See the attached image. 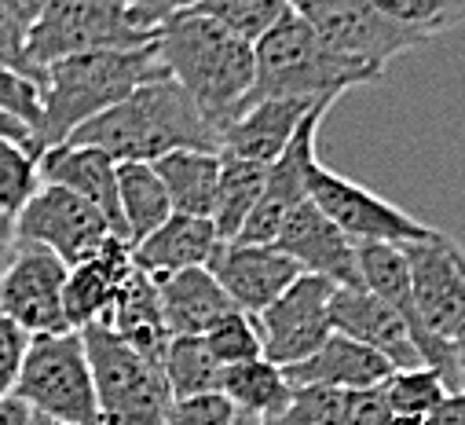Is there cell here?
I'll return each instance as SVG.
<instances>
[{
	"label": "cell",
	"instance_id": "9c48e42d",
	"mask_svg": "<svg viewBox=\"0 0 465 425\" xmlns=\"http://www.w3.org/2000/svg\"><path fill=\"white\" fill-rule=\"evenodd\" d=\"M308 202L352 242L407 246V242H421L436 232V228L421 224L418 217H411L407 209L392 205L389 198L367 191L363 183L348 180L341 173H330L322 162L308 176Z\"/></svg>",
	"mask_w": 465,
	"mask_h": 425
},
{
	"label": "cell",
	"instance_id": "b9f144b4",
	"mask_svg": "<svg viewBox=\"0 0 465 425\" xmlns=\"http://www.w3.org/2000/svg\"><path fill=\"white\" fill-rule=\"evenodd\" d=\"M202 5V0H143V8H147V15L162 26L165 19H173V15H180V12H194Z\"/></svg>",
	"mask_w": 465,
	"mask_h": 425
},
{
	"label": "cell",
	"instance_id": "d4e9b609",
	"mask_svg": "<svg viewBox=\"0 0 465 425\" xmlns=\"http://www.w3.org/2000/svg\"><path fill=\"white\" fill-rule=\"evenodd\" d=\"M154 173L169 194V205L180 217L213 221L216 183H220V154L213 151H173L154 162Z\"/></svg>",
	"mask_w": 465,
	"mask_h": 425
},
{
	"label": "cell",
	"instance_id": "d6a6232c",
	"mask_svg": "<svg viewBox=\"0 0 465 425\" xmlns=\"http://www.w3.org/2000/svg\"><path fill=\"white\" fill-rule=\"evenodd\" d=\"M37 187H41V173H37V158L30 154V147L0 136V217L15 221L19 209L34 198Z\"/></svg>",
	"mask_w": 465,
	"mask_h": 425
},
{
	"label": "cell",
	"instance_id": "f1b7e54d",
	"mask_svg": "<svg viewBox=\"0 0 465 425\" xmlns=\"http://www.w3.org/2000/svg\"><path fill=\"white\" fill-rule=\"evenodd\" d=\"M162 374L173 400H187V396L220 392L223 367L213 360L205 338H169L162 352Z\"/></svg>",
	"mask_w": 465,
	"mask_h": 425
},
{
	"label": "cell",
	"instance_id": "7bdbcfd3",
	"mask_svg": "<svg viewBox=\"0 0 465 425\" xmlns=\"http://www.w3.org/2000/svg\"><path fill=\"white\" fill-rule=\"evenodd\" d=\"M450 356H454V374H458V392H465V323L450 334Z\"/></svg>",
	"mask_w": 465,
	"mask_h": 425
},
{
	"label": "cell",
	"instance_id": "ac0fdd59",
	"mask_svg": "<svg viewBox=\"0 0 465 425\" xmlns=\"http://www.w3.org/2000/svg\"><path fill=\"white\" fill-rule=\"evenodd\" d=\"M312 106H319V103H301V99L246 103V111L220 133V154L253 162V165H272L290 147L301 122L312 114Z\"/></svg>",
	"mask_w": 465,
	"mask_h": 425
},
{
	"label": "cell",
	"instance_id": "5bb4252c",
	"mask_svg": "<svg viewBox=\"0 0 465 425\" xmlns=\"http://www.w3.org/2000/svg\"><path fill=\"white\" fill-rule=\"evenodd\" d=\"M333 103H319L312 106V114L301 122L297 136L290 140V147L268 165V176H264V191H261V202L253 205L250 221L239 235V242H257V246H268L282 221L290 217V212L308 202V176L312 169L319 165V154H315V140H319V125L322 118L330 114Z\"/></svg>",
	"mask_w": 465,
	"mask_h": 425
},
{
	"label": "cell",
	"instance_id": "e575fe53",
	"mask_svg": "<svg viewBox=\"0 0 465 425\" xmlns=\"http://www.w3.org/2000/svg\"><path fill=\"white\" fill-rule=\"evenodd\" d=\"M257 425H341V392L333 389H293V400Z\"/></svg>",
	"mask_w": 465,
	"mask_h": 425
},
{
	"label": "cell",
	"instance_id": "52a82bcc",
	"mask_svg": "<svg viewBox=\"0 0 465 425\" xmlns=\"http://www.w3.org/2000/svg\"><path fill=\"white\" fill-rule=\"evenodd\" d=\"M12 396L30 410L63 425H99L95 381L81 331L30 338Z\"/></svg>",
	"mask_w": 465,
	"mask_h": 425
},
{
	"label": "cell",
	"instance_id": "7dc6e473",
	"mask_svg": "<svg viewBox=\"0 0 465 425\" xmlns=\"http://www.w3.org/2000/svg\"><path fill=\"white\" fill-rule=\"evenodd\" d=\"M26 425H63V421H52V418H45V414H30Z\"/></svg>",
	"mask_w": 465,
	"mask_h": 425
},
{
	"label": "cell",
	"instance_id": "ba28073f",
	"mask_svg": "<svg viewBox=\"0 0 465 425\" xmlns=\"http://www.w3.org/2000/svg\"><path fill=\"white\" fill-rule=\"evenodd\" d=\"M286 8L337 55L352 59L374 74H385V66L421 48L425 41L389 23L371 0H286Z\"/></svg>",
	"mask_w": 465,
	"mask_h": 425
},
{
	"label": "cell",
	"instance_id": "f6af8a7d",
	"mask_svg": "<svg viewBox=\"0 0 465 425\" xmlns=\"http://www.w3.org/2000/svg\"><path fill=\"white\" fill-rule=\"evenodd\" d=\"M12 250H15V221L12 217H0V268L8 264Z\"/></svg>",
	"mask_w": 465,
	"mask_h": 425
},
{
	"label": "cell",
	"instance_id": "c3c4849f",
	"mask_svg": "<svg viewBox=\"0 0 465 425\" xmlns=\"http://www.w3.org/2000/svg\"><path fill=\"white\" fill-rule=\"evenodd\" d=\"M231 425H257V418L253 414H235V421H231Z\"/></svg>",
	"mask_w": 465,
	"mask_h": 425
},
{
	"label": "cell",
	"instance_id": "60d3db41",
	"mask_svg": "<svg viewBox=\"0 0 465 425\" xmlns=\"http://www.w3.org/2000/svg\"><path fill=\"white\" fill-rule=\"evenodd\" d=\"M48 5H52V0H0V8H5L23 30H30V23H34Z\"/></svg>",
	"mask_w": 465,
	"mask_h": 425
},
{
	"label": "cell",
	"instance_id": "f546056e",
	"mask_svg": "<svg viewBox=\"0 0 465 425\" xmlns=\"http://www.w3.org/2000/svg\"><path fill=\"white\" fill-rule=\"evenodd\" d=\"M381 389H385V400L392 410V425H421L450 392L447 381L429 367L392 371L381 381Z\"/></svg>",
	"mask_w": 465,
	"mask_h": 425
},
{
	"label": "cell",
	"instance_id": "7402d4cb",
	"mask_svg": "<svg viewBox=\"0 0 465 425\" xmlns=\"http://www.w3.org/2000/svg\"><path fill=\"white\" fill-rule=\"evenodd\" d=\"M216 246H220V239H216L213 221L173 212L158 232H151L143 242L133 246V264L147 279L158 282V279H169L187 268H205Z\"/></svg>",
	"mask_w": 465,
	"mask_h": 425
},
{
	"label": "cell",
	"instance_id": "277c9868",
	"mask_svg": "<svg viewBox=\"0 0 465 425\" xmlns=\"http://www.w3.org/2000/svg\"><path fill=\"white\" fill-rule=\"evenodd\" d=\"M381 74L326 48L293 12L253 41V99L337 103L348 88L374 84Z\"/></svg>",
	"mask_w": 465,
	"mask_h": 425
},
{
	"label": "cell",
	"instance_id": "2e32d148",
	"mask_svg": "<svg viewBox=\"0 0 465 425\" xmlns=\"http://www.w3.org/2000/svg\"><path fill=\"white\" fill-rule=\"evenodd\" d=\"M279 253H286L304 275L326 279L337 290H356L363 286L360 279V261H356V242L344 232H337L312 202H301L290 217L282 221L279 235L272 239Z\"/></svg>",
	"mask_w": 465,
	"mask_h": 425
},
{
	"label": "cell",
	"instance_id": "7a4b0ae2",
	"mask_svg": "<svg viewBox=\"0 0 465 425\" xmlns=\"http://www.w3.org/2000/svg\"><path fill=\"white\" fill-rule=\"evenodd\" d=\"M74 147H95L110 154L118 165L125 162H147L173 151H213L220 154V136L205 122V114L194 106V99L165 74L147 84H140L129 99L110 106L99 118L84 122L77 133H70Z\"/></svg>",
	"mask_w": 465,
	"mask_h": 425
},
{
	"label": "cell",
	"instance_id": "30bf717a",
	"mask_svg": "<svg viewBox=\"0 0 465 425\" xmlns=\"http://www.w3.org/2000/svg\"><path fill=\"white\" fill-rule=\"evenodd\" d=\"M66 264L30 242H15L8 264L0 268V319L15 323L30 338L66 334Z\"/></svg>",
	"mask_w": 465,
	"mask_h": 425
},
{
	"label": "cell",
	"instance_id": "7c38bea8",
	"mask_svg": "<svg viewBox=\"0 0 465 425\" xmlns=\"http://www.w3.org/2000/svg\"><path fill=\"white\" fill-rule=\"evenodd\" d=\"M400 250L407 257L421 327L432 338L450 341V334L465 323V250L443 232H432L429 239L407 242Z\"/></svg>",
	"mask_w": 465,
	"mask_h": 425
},
{
	"label": "cell",
	"instance_id": "74e56055",
	"mask_svg": "<svg viewBox=\"0 0 465 425\" xmlns=\"http://www.w3.org/2000/svg\"><path fill=\"white\" fill-rule=\"evenodd\" d=\"M0 63L5 66H12L15 74H23V77H30L37 88L45 84V77L30 66V59H26V30L0 8Z\"/></svg>",
	"mask_w": 465,
	"mask_h": 425
},
{
	"label": "cell",
	"instance_id": "44dd1931",
	"mask_svg": "<svg viewBox=\"0 0 465 425\" xmlns=\"http://www.w3.org/2000/svg\"><path fill=\"white\" fill-rule=\"evenodd\" d=\"M389 374H392V363L385 356L337 331L304 363L286 371L293 389H333V392L371 389V385H381Z\"/></svg>",
	"mask_w": 465,
	"mask_h": 425
},
{
	"label": "cell",
	"instance_id": "ab89813d",
	"mask_svg": "<svg viewBox=\"0 0 465 425\" xmlns=\"http://www.w3.org/2000/svg\"><path fill=\"white\" fill-rule=\"evenodd\" d=\"M421 425H465V392H447V400Z\"/></svg>",
	"mask_w": 465,
	"mask_h": 425
},
{
	"label": "cell",
	"instance_id": "4fadbf2b",
	"mask_svg": "<svg viewBox=\"0 0 465 425\" xmlns=\"http://www.w3.org/2000/svg\"><path fill=\"white\" fill-rule=\"evenodd\" d=\"M333 290L337 286H330L326 279L301 275L279 301H272L257 315L264 360L290 371V367L304 363L333 334V319H330Z\"/></svg>",
	"mask_w": 465,
	"mask_h": 425
},
{
	"label": "cell",
	"instance_id": "ffe728a7",
	"mask_svg": "<svg viewBox=\"0 0 465 425\" xmlns=\"http://www.w3.org/2000/svg\"><path fill=\"white\" fill-rule=\"evenodd\" d=\"M133 268H136L133 246L122 239H106L99 253L74 264L66 272V290H63L70 331H84V327L99 323L106 308L114 304V297H118V290L125 286V279L133 275Z\"/></svg>",
	"mask_w": 465,
	"mask_h": 425
},
{
	"label": "cell",
	"instance_id": "836d02e7",
	"mask_svg": "<svg viewBox=\"0 0 465 425\" xmlns=\"http://www.w3.org/2000/svg\"><path fill=\"white\" fill-rule=\"evenodd\" d=\"M209 19H216L220 26H227L231 34H239L246 37L250 44L272 30L290 8H286V0H202V5L194 8Z\"/></svg>",
	"mask_w": 465,
	"mask_h": 425
},
{
	"label": "cell",
	"instance_id": "8992f818",
	"mask_svg": "<svg viewBox=\"0 0 465 425\" xmlns=\"http://www.w3.org/2000/svg\"><path fill=\"white\" fill-rule=\"evenodd\" d=\"M81 341L95 381L99 425H165L173 392L165 385L162 360L143 356L99 323L84 327Z\"/></svg>",
	"mask_w": 465,
	"mask_h": 425
},
{
	"label": "cell",
	"instance_id": "3957f363",
	"mask_svg": "<svg viewBox=\"0 0 465 425\" xmlns=\"http://www.w3.org/2000/svg\"><path fill=\"white\" fill-rule=\"evenodd\" d=\"M154 77H165L154 44L88 52L52 63L41 84V122L30 133V154L41 158L45 151L66 143L70 133L118 106Z\"/></svg>",
	"mask_w": 465,
	"mask_h": 425
},
{
	"label": "cell",
	"instance_id": "603a6c76",
	"mask_svg": "<svg viewBox=\"0 0 465 425\" xmlns=\"http://www.w3.org/2000/svg\"><path fill=\"white\" fill-rule=\"evenodd\" d=\"M154 286L169 338H202L220 315L235 308L220 290V282L209 275V268H187L169 279H158Z\"/></svg>",
	"mask_w": 465,
	"mask_h": 425
},
{
	"label": "cell",
	"instance_id": "8d00e7d4",
	"mask_svg": "<svg viewBox=\"0 0 465 425\" xmlns=\"http://www.w3.org/2000/svg\"><path fill=\"white\" fill-rule=\"evenodd\" d=\"M341 425H392V410L381 385L341 392Z\"/></svg>",
	"mask_w": 465,
	"mask_h": 425
},
{
	"label": "cell",
	"instance_id": "cb8c5ba5",
	"mask_svg": "<svg viewBox=\"0 0 465 425\" xmlns=\"http://www.w3.org/2000/svg\"><path fill=\"white\" fill-rule=\"evenodd\" d=\"M99 327H106L110 334H118L125 345L140 349L143 356L162 360L165 341H169V331H165V319H162L154 279H147L140 268H133V275L118 290L114 304L99 319Z\"/></svg>",
	"mask_w": 465,
	"mask_h": 425
},
{
	"label": "cell",
	"instance_id": "4dcf8cb0",
	"mask_svg": "<svg viewBox=\"0 0 465 425\" xmlns=\"http://www.w3.org/2000/svg\"><path fill=\"white\" fill-rule=\"evenodd\" d=\"M371 5L396 23L400 30L432 41L440 34H450L465 26V0H371Z\"/></svg>",
	"mask_w": 465,
	"mask_h": 425
},
{
	"label": "cell",
	"instance_id": "ee69618b",
	"mask_svg": "<svg viewBox=\"0 0 465 425\" xmlns=\"http://www.w3.org/2000/svg\"><path fill=\"white\" fill-rule=\"evenodd\" d=\"M30 410L15 396H0V425H26Z\"/></svg>",
	"mask_w": 465,
	"mask_h": 425
},
{
	"label": "cell",
	"instance_id": "d590c367",
	"mask_svg": "<svg viewBox=\"0 0 465 425\" xmlns=\"http://www.w3.org/2000/svg\"><path fill=\"white\" fill-rule=\"evenodd\" d=\"M235 407H231L220 392L209 396H187V400H173L165 425H231L235 421Z\"/></svg>",
	"mask_w": 465,
	"mask_h": 425
},
{
	"label": "cell",
	"instance_id": "8fae6325",
	"mask_svg": "<svg viewBox=\"0 0 465 425\" xmlns=\"http://www.w3.org/2000/svg\"><path fill=\"white\" fill-rule=\"evenodd\" d=\"M106 239H118V235L110 232L103 212L55 183H41L15 217V242L41 246L55 253L66 268L99 253Z\"/></svg>",
	"mask_w": 465,
	"mask_h": 425
},
{
	"label": "cell",
	"instance_id": "d6986e66",
	"mask_svg": "<svg viewBox=\"0 0 465 425\" xmlns=\"http://www.w3.org/2000/svg\"><path fill=\"white\" fill-rule=\"evenodd\" d=\"M37 173H41V183L66 187L77 198H84L88 205H95L106 217L110 232L122 242H129L125 228H122V212H118V162L110 154H103L95 147L59 143L37 158Z\"/></svg>",
	"mask_w": 465,
	"mask_h": 425
},
{
	"label": "cell",
	"instance_id": "f35d334b",
	"mask_svg": "<svg viewBox=\"0 0 465 425\" xmlns=\"http://www.w3.org/2000/svg\"><path fill=\"white\" fill-rule=\"evenodd\" d=\"M26 349H30V334H23L8 319H0V396H12Z\"/></svg>",
	"mask_w": 465,
	"mask_h": 425
},
{
	"label": "cell",
	"instance_id": "6da1fadb",
	"mask_svg": "<svg viewBox=\"0 0 465 425\" xmlns=\"http://www.w3.org/2000/svg\"><path fill=\"white\" fill-rule=\"evenodd\" d=\"M162 70L194 99L216 136L235 122L253 92V44L202 12H180L154 37Z\"/></svg>",
	"mask_w": 465,
	"mask_h": 425
},
{
	"label": "cell",
	"instance_id": "83f0119b",
	"mask_svg": "<svg viewBox=\"0 0 465 425\" xmlns=\"http://www.w3.org/2000/svg\"><path fill=\"white\" fill-rule=\"evenodd\" d=\"M264 176H268V165L220 154V183H216V205H213V228L220 242H235L242 235L253 205L261 202Z\"/></svg>",
	"mask_w": 465,
	"mask_h": 425
},
{
	"label": "cell",
	"instance_id": "e0dca14e",
	"mask_svg": "<svg viewBox=\"0 0 465 425\" xmlns=\"http://www.w3.org/2000/svg\"><path fill=\"white\" fill-rule=\"evenodd\" d=\"M330 319L333 331L352 338L367 349H374L378 356H385L392 363V371H407V367H421L418 349L403 327V319L371 290L356 286V290H333L330 301Z\"/></svg>",
	"mask_w": 465,
	"mask_h": 425
},
{
	"label": "cell",
	"instance_id": "bcb514c9",
	"mask_svg": "<svg viewBox=\"0 0 465 425\" xmlns=\"http://www.w3.org/2000/svg\"><path fill=\"white\" fill-rule=\"evenodd\" d=\"M0 136H5V140H19V143H26V147H30V133H26L15 118H8L5 111H0Z\"/></svg>",
	"mask_w": 465,
	"mask_h": 425
},
{
	"label": "cell",
	"instance_id": "4316f807",
	"mask_svg": "<svg viewBox=\"0 0 465 425\" xmlns=\"http://www.w3.org/2000/svg\"><path fill=\"white\" fill-rule=\"evenodd\" d=\"M220 396L235 407L239 414H253L261 421V418L279 414L293 400V385H290L282 367H275L272 360L261 356V360H250V363L223 367Z\"/></svg>",
	"mask_w": 465,
	"mask_h": 425
},
{
	"label": "cell",
	"instance_id": "5b68a950",
	"mask_svg": "<svg viewBox=\"0 0 465 425\" xmlns=\"http://www.w3.org/2000/svg\"><path fill=\"white\" fill-rule=\"evenodd\" d=\"M158 30L143 0H52L26 30V59L45 77L70 55L154 44Z\"/></svg>",
	"mask_w": 465,
	"mask_h": 425
},
{
	"label": "cell",
	"instance_id": "9a60e30c",
	"mask_svg": "<svg viewBox=\"0 0 465 425\" xmlns=\"http://www.w3.org/2000/svg\"><path fill=\"white\" fill-rule=\"evenodd\" d=\"M209 275L220 282V290L227 293V301L246 315H261L272 301H279L304 272L279 253L272 242L257 246V242H220L209 257Z\"/></svg>",
	"mask_w": 465,
	"mask_h": 425
},
{
	"label": "cell",
	"instance_id": "1f68e13d",
	"mask_svg": "<svg viewBox=\"0 0 465 425\" xmlns=\"http://www.w3.org/2000/svg\"><path fill=\"white\" fill-rule=\"evenodd\" d=\"M202 338H205V345H209V352H213V360L220 367H235V363H250V360L264 356L257 315H246L239 308H231L227 315H220Z\"/></svg>",
	"mask_w": 465,
	"mask_h": 425
},
{
	"label": "cell",
	"instance_id": "484cf974",
	"mask_svg": "<svg viewBox=\"0 0 465 425\" xmlns=\"http://www.w3.org/2000/svg\"><path fill=\"white\" fill-rule=\"evenodd\" d=\"M118 212H122V228H125L129 246L143 242L151 232H158L173 217L169 194H165L154 165H147V162L118 165Z\"/></svg>",
	"mask_w": 465,
	"mask_h": 425
}]
</instances>
